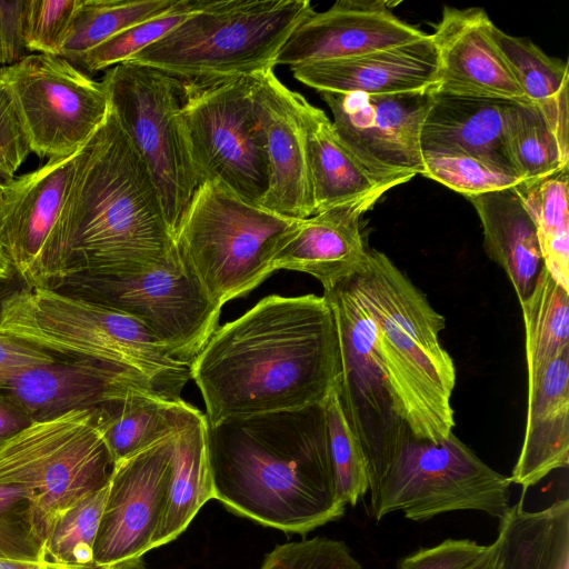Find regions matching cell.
I'll use <instances>...</instances> for the list:
<instances>
[{
  "instance_id": "obj_1",
  "label": "cell",
  "mask_w": 569,
  "mask_h": 569,
  "mask_svg": "<svg viewBox=\"0 0 569 569\" xmlns=\"http://www.w3.org/2000/svg\"><path fill=\"white\" fill-rule=\"evenodd\" d=\"M208 426L325 403L339 378L327 299L270 295L216 329L189 366Z\"/></svg>"
},
{
  "instance_id": "obj_2",
  "label": "cell",
  "mask_w": 569,
  "mask_h": 569,
  "mask_svg": "<svg viewBox=\"0 0 569 569\" xmlns=\"http://www.w3.org/2000/svg\"><path fill=\"white\" fill-rule=\"evenodd\" d=\"M213 499L286 533L340 519L323 405L207 425Z\"/></svg>"
},
{
  "instance_id": "obj_3",
  "label": "cell",
  "mask_w": 569,
  "mask_h": 569,
  "mask_svg": "<svg viewBox=\"0 0 569 569\" xmlns=\"http://www.w3.org/2000/svg\"><path fill=\"white\" fill-rule=\"evenodd\" d=\"M59 239L66 277L163 264L177 256L152 177L111 109L76 153Z\"/></svg>"
},
{
  "instance_id": "obj_4",
  "label": "cell",
  "mask_w": 569,
  "mask_h": 569,
  "mask_svg": "<svg viewBox=\"0 0 569 569\" xmlns=\"http://www.w3.org/2000/svg\"><path fill=\"white\" fill-rule=\"evenodd\" d=\"M345 281L371 319L378 359L411 433L447 438L455 427L456 368L439 340L445 317L377 249H368L361 269Z\"/></svg>"
},
{
  "instance_id": "obj_5",
  "label": "cell",
  "mask_w": 569,
  "mask_h": 569,
  "mask_svg": "<svg viewBox=\"0 0 569 569\" xmlns=\"http://www.w3.org/2000/svg\"><path fill=\"white\" fill-rule=\"evenodd\" d=\"M0 332L68 359L111 363L146 379L162 397L180 401L189 367L174 360L134 318L51 287H24L0 302Z\"/></svg>"
},
{
  "instance_id": "obj_6",
  "label": "cell",
  "mask_w": 569,
  "mask_h": 569,
  "mask_svg": "<svg viewBox=\"0 0 569 569\" xmlns=\"http://www.w3.org/2000/svg\"><path fill=\"white\" fill-rule=\"evenodd\" d=\"M313 10L308 0H200L176 28L127 62L186 84L264 73Z\"/></svg>"
},
{
  "instance_id": "obj_7",
  "label": "cell",
  "mask_w": 569,
  "mask_h": 569,
  "mask_svg": "<svg viewBox=\"0 0 569 569\" xmlns=\"http://www.w3.org/2000/svg\"><path fill=\"white\" fill-rule=\"evenodd\" d=\"M301 219L250 202L223 183L198 186L173 234L183 267L222 306L246 296L273 271V259Z\"/></svg>"
},
{
  "instance_id": "obj_8",
  "label": "cell",
  "mask_w": 569,
  "mask_h": 569,
  "mask_svg": "<svg viewBox=\"0 0 569 569\" xmlns=\"http://www.w3.org/2000/svg\"><path fill=\"white\" fill-rule=\"evenodd\" d=\"M511 485L453 432L432 441L408 429L388 461L369 477L370 513L377 521L396 511L425 521L475 510L500 519L510 507Z\"/></svg>"
},
{
  "instance_id": "obj_9",
  "label": "cell",
  "mask_w": 569,
  "mask_h": 569,
  "mask_svg": "<svg viewBox=\"0 0 569 569\" xmlns=\"http://www.w3.org/2000/svg\"><path fill=\"white\" fill-rule=\"evenodd\" d=\"M112 468L96 408L32 421L0 445V483L29 490L33 533L42 549L61 516L107 485Z\"/></svg>"
},
{
  "instance_id": "obj_10",
  "label": "cell",
  "mask_w": 569,
  "mask_h": 569,
  "mask_svg": "<svg viewBox=\"0 0 569 569\" xmlns=\"http://www.w3.org/2000/svg\"><path fill=\"white\" fill-rule=\"evenodd\" d=\"M258 74L186 84L179 124L198 183L218 181L258 203L268 188Z\"/></svg>"
},
{
  "instance_id": "obj_11",
  "label": "cell",
  "mask_w": 569,
  "mask_h": 569,
  "mask_svg": "<svg viewBox=\"0 0 569 569\" xmlns=\"http://www.w3.org/2000/svg\"><path fill=\"white\" fill-rule=\"evenodd\" d=\"M51 288L134 318L174 360L187 367L218 328L221 312L178 254L163 264L112 273L71 274Z\"/></svg>"
},
{
  "instance_id": "obj_12",
  "label": "cell",
  "mask_w": 569,
  "mask_h": 569,
  "mask_svg": "<svg viewBox=\"0 0 569 569\" xmlns=\"http://www.w3.org/2000/svg\"><path fill=\"white\" fill-rule=\"evenodd\" d=\"M101 81L111 110L152 177L173 236L199 186L179 124L186 83L133 62L107 69Z\"/></svg>"
},
{
  "instance_id": "obj_13",
  "label": "cell",
  "mask_w": 569,
  "mask_h": 569,
  "mask_svg": "<svg viewBox=\"0 0 569 569\" xmlns=\"http://www.w3.org/2000/svg\"><path fill=\"white\" fill-rule=\"evenodd\" d=\"M29 149L39 158L76 153L110 112L102 81H96L60 56L29 53L0 68Z\"/></svg>"
},
{
  "instance_id": "obj_14",
  "label": "cell",
  "mask_w": 569,
  "mask_h": 569,
  "mask_svg": "<svg viewBox=\"0 0 569 569\" xmlns=\"http://www.w3.org/2000/svg\"><path fill=\"white\" fill-rule=\"evenodd\" d=\"M339 346L338 397L359 440L368 479L392 456L409 429L375 349L371 319L346 281L323 292Z\"/></svg>"
},
{
  "instance_id": "obj_15",
  "label": "cell",
  "mask_w": 569,
  "mask_h": 569,
  "mask_svg": "<svg viewBox=\"0 0 569 569\" xmlns=\"http://www.w3.org/2000/svg\"><path fill=\"white\" fill-rule=\"evenodd\" d=\"M76 153L0 186V244L26 287H54L68 273L59 222Z\"/></svg>"
},
{
  "instance_id": "obj_16",
  "label": "cell",
  "mask_w": 569,
  "mask_h": 569,
  "mask_svg": "<svg viewBox=\"0 0 569 569\" xmlns=\"http://www.w3.org/2000/svg\"><path fill=\"white\" fill-rule=\"evenodd\" d=\"M437 84L420 90L366 94L320 91L333 127L350 150L372 171L411 180L423 174L420 133Z\"/></svg>"
},
{
  "instance_id": "obj_17",
  "label": "cell",
  "mask_w": 569,
  "mask_h": 569,
  "mask_svg": "<svg viewBox=\"0 0 569 569\" xmlns=\"http://www.w3.org/2000/svg\"><path fill=\"white\" fill-rule=\"evenodd\" d=\"M174 435L113 465L93 567L122 569L151 550L169 487Z\"/></svg>"
},
{
  "instance_id": "obj_18",
  "label": "cell",
  "mask_w": 569,
  "mask_h": 569,
  "mask_svg": "<svg viewBox=\"0 0 569 569\" xmlns=\"http://www.w3.org/2000/svg\"><path fill=\"white\" fill-rule=\"evenodd\" d=\"M392 4L385 0H339L323 12L313 10L290 34L276 66L356 57L428 34L397 17Z\"/></svg>"
},
{
  "instance_id": "obj_19",
  "label": "cell",
  "mask_w": 569,
  "mask_h": 569,
  "mask_svg": "<svg viewBox=\"0 0 569 569\" xmlns=\"http://www.w3.org/2000/svg\"><path fill=\"white\" fill-rule=\"evenodd\" d=\"M482 8L443 7L431 34L437 52V90L530 103L495 44Z\"/></svg>"
},
{
  "instance_id": "obj_20",
  "label": "cell",
  "mask_w": 569,
  "mask_h": 569,
  "mask_svg": "<svg viewBox=\"0 0 569 569\" xmlns=\"http://www.w3.org/2000/svg\"><path fill=\"white\" fill-rule=\"evenodd\" d=\"M0 390L14 399L33 421L98 408L136 391L159 395L146 379L121 367L59 357L16 373L0 385Z\"/></svg>"
},
{
  "instance_id": "obj_21",
  "label": "cell",
  "mask_w": 569,
  "mask_h": 569,
  "mask_svg": "<svg viewBox=\"0 0 569 569\" xmlns=\"http://www.w3.org/2000/svg\"><path fill=\"white\" fill-rule=\"evenodd\" d=\"M297 93L273 70L258 74L254 92L264 133L268 188L259 204L280 216L306 219L315 213Z\"/></svg>"
},
{
  "instance_id": "obj_22",
  "label": "cell",
  "mask_w": 569,
  "mask_h": 569,
  "mask_svg": "<svg viewBox=\"0 0 569 569\" xmlns=\"http://www.w3.org/2000/svg\"><path fill=\"white\" fill-rule=\"evenodd\" d=\"M301 83L320 91L388 94L437 84V52L427 34L389 49L290 67Z\"/></svg>"
},
{
  "instance_id": "obj_23",
  "label": "cell",
  "mask_w": 569,
  "mask_h": 569,
  "mask_svg": "<svg viewBox=\"0 0 569 569\" xmlns=\"http://www.w3.org/2000/svg\"><path fill=\"white\" fill-rule=\"evenodd\" d=\"M378 200L342 204L301 219L293 237L273 259V269L308 273L323 292L356 274L365 263L367 248L360 217Z\"/></svg>"
},
{
  "instance_id": "obj_24",
  "label": "cell",
  "mask_w": 569,
  "mask_h": 569,
  "mask_svg": "<svg viewBox=\"0 0 569 569\" xmlns=\"http://www.w3.org/2000/svg\"><path fill=\"white\" fill-rule=\"evenodd\" d=\"M315 213L366 199L381 198L409 181L381 176L367 167L342 141L321 109L297 93Z\"/></svg>"
},
{
  "instance_id": "obj_25",
  "label": "cell",
  "mask_w": 569,
  "mask_h": 569,
  "mask_svg": "<svg viewBox=\"0 0 569 569\" xmlns=\"http://www.w3.org/2000/svg\"><path fill=\"white\" fill-rule=\"evenodd\" d=\"M568 465L569 349H566L528 387L525 436L509 478L526 492L551 471Z\"/></svg>"
},
{
  "instance_id": "obj_26",
  "label": "cell",
  "mask_w": 569,
  "mask_h": 569,
  "mask_svg": "<svg viewBox=\"0 0 569 569\" xmlns=\"http://www.w3.org/2000/svg\"><path fill=\"white\" fill-rule=\"evenodd\" d=\"M512 102L516 101L458 96L436 89L421 128V152L466 153L518 173L506 134L507 112Z\"/></svg>"
},
{
  "instance_id": "obj_27",
  "label": "cell",
  "mask_w": 569,
  "mask_h": 569,
  "mask_svg": "<svg viewBox=\"0 0 569 569\" xmlns=\"http://www.w3.org/2000/svg\"><path fill=\"white\" fill-rule=\"evenodd\" d=\"M467 199L480 219L487 256L503 269L521 303L542 266L533 220L515 187Z\"/></svg>"
},
{
  "instance_id": "obj_28",
  "label": "cell",
  "mask_w": 569,
  "mask_h": 569,
  "mask_svg": "<svg viewBox=\"0 0 569 569\" xmlns=\"http://www.w3.org/2000/svg\"><path fill=\"white\" fill-rule=\"evenodd\" d=\"M497 569H569V500L528 511L523 498L499 519Z\"/></svg>"
},
{
  "instance_id": "obj_29",
  "label": "cell",
  "mask_w": 569,
  "mask_h": 569,
  "mask_svg": "<svg viewBox=\"0 0 569 569\" xmlns=\"http://www.w3.org/2000/svg\"><path fill=\"white\" fill-rule=\"evenodd\" d=\"M96 410L113 465L173 435L200 412L184 400H169L152 391H136Z\"/></svg>"
},
{
  "instance_id": "obj_30",
  "label": "cell",
  "mask_w": 569,
  "mask_h": 569,
  "mask_svg": "<svg viewBox=\"0 0 569 569\" xmlns=\"http://www.w3.org/2000/svg\"><path fill=\"white\" fill-rule=\"evenodd\" d=\"M211 499L213 482L207 447V420L199 412L174 435L169 487L151 550L180 536Z\"/></svg>"
},
{
  "instance_id": "obj_31",
  "label": "cell",
  "mask_w": 569,
  "mask_h": 569,
  "mask_svg": "<svg viewBox=\"0 0 569 569\" xmlns=\"http://www.w3.org/2000/svg\"><path fill=\"white\" fill-rule=\"evenodd\" d=\"M491 38L509 64L527 99L542 114L569 162L568 146V63L549 57L529 39L490 28Z\"/></svg>"
},
{
  "instance_id": "obj_32",
  "label": "cell",
  "mask_w": 569,
  "mask_h": 569,
  "mask_svg": "<svg viewBox=\"0 0 569 569\" xmlns=\"http://www.w3.org/2000/svg\"><path fill=\"white\" fill-rule=\"evenodd\" d=\"M520 306L530 387L558 353L569 349V291L542 264L531 293Z\"/></svg>"
},
{
  "instance_id": "obj_33",
  "label": "cell",
  "mask_w": 569,
  "mask_h": 569,
  "mask_svg": "<svg viewBox=\"0 0 569 569\" xmlns=\"http://www.w3.org/2000/svg\"><path fill=\"white\" fill-rule=\"evenodd\" d=\"M568 169L515 187L537 230L542 264L569 291Z\"/></svg>"
},
{
  "instance_id": "obj_34",
  "label": "cell",
  "mask_w": 569,
  "mask_h": 569,
  "mask_svg": "<svg viewBox=\"0 0 569 569\" xmlns=\"http://www.w3.org/2000/svg\"><path fill=\"white\" fill-rule=\"evenodd\" d=\"M179 0H79L60 57L76 63L120 31L171 10Z\"/></svg>"
},
{
  "instance_id": "obj_35",
  "label": "cell",
  "mask_w": 569,
  "mask_h": 569,
  "mask_svg": "<svg viewBox=\"0 0 569 569\" xmlns=\"http://www.w3.org/2000/svg\"><path fill=\"white\" fill-rule=\"evenodd\" d=\"M506 134L509 156L523 181L540 180L569 168L542 114L533 104H510Z\"/></svg>"
},
{
  "instance_id": "obj_36",
  "label": "cell",
  "mask_w": 569,
  "mask_h": 569,
  "mask_svg": "<svg viewBox=\"0 0 569 569\" xmlns=\"http://www.w3.org/2000/svg\"><path fill=\"white\" fill-rule=\"evenodd\" d=\"M108 490L109 481L61 516L44 542L47 561L70 567H93L94 541Z\"/></svg>"
},
{
  "instance_id": "obj_37",
  "label": "cell",
  "mask_w": 569,
  "mask_h": 569,
  "mask_svg": "<svg viewBox=\"0 0 569 569\" xmlns=\"http://www.w3.org/2000/svg\"><path fill=\"white\" fill-rule=\"evenodd\" d=\"M337 386L323 403L329 455L337 496L346 507H355L369 491L368 469L362 447L341 409Z\"/></svg>"
},
{
  "instance_id": "obj_38",
  "label": "cell",
  "mask_w": 569,
  "mask_h": 569,
  "mask_svg": "<svg viewBox=\"0 0 569 569\" xmlns=\"http://www.w3.org/2000/svg\"><path fill=\"white\" fill-rule=\"evenodd\" d=\"M200 0H179L166 13L131 26L84 53L74 66L84 72L107 70L127 62L183 21Z\"/></svg>"
},
{
  "instance_id": "obj_39",
  "label": "cell",
  "mask_w": 569,
  "mask_h": 569,
  "mask_svg": "<svg viewBox=\"0 0 569 569\" xmlns=\"http://www.w3.org/2000/svg\"><path fill=\"white\" fill-rule=\"evenodd\" d=\"M425 177L466 198L518 186L515 171L466 153H422Z\"/></svg>"
},
{
  "instance_id": "obj_40",
  "label": "cell",
  "mask_w": 569,
  "mask_h": 569,
  "mask_svg": "<svg viewBox=\"0 0 569 569\" xmlns=\"http://www.w3.org/2000/svg\"><path fill=\"white\" fill-rule=\"evenodd\" d=\"M30 500V492L23 486L0 483L1 560L47 561L42 546L33 533Z\"/></svg>"
},
{
  "instance_id": "obj_41",
  "label": "cell",
  "mask_w": 569,
  "mask_h": 569,
  "mask_svg": "<svg viewBox=\"0 0 569 569\" xmlns=\"http://www.w3.org/2000/svg\"><path fill=\"white\" fill-rule=\"evenodd\" d=\"M260 569H362L341 540L313 537L274 547Z\"/></svg>"
},
{
  "instance_id": "obj_42",
  "label": "cell",
  "mask_w": 569,
  "mask_h": 569,
  "mask_svg": "<svg viewBox=\"0 0 569 569\" xmlns=\"http://www.w3.org/2000/svg\"><path fill=\"white\" fill-rule=\"evenodd\" d=\"M79 0H26L24 43L28 52L60 56Z\"/></svg>"
},
{
  "instance_id": "obj_43",
  "label": "cell",
  "mask_w": 569,
  "mask_h": 569,
  "mask_svg": "<svg viewBox=\"0 0 569 569\" xmlns=\"http://www.w3.org/2000/svg\"><path fill=\"white\" fill-rule=\"evenodd\" d=\"M487 549L470 539H446L406 556L399 561V569H470Z\"/></svg>"
},
{
  "instance_id": "obj_44",
  "label": "cell",
  "mask_w": 569,
  "mask_h": 569,
  "mask_svg": "<svg viewBox=\"0 0 569 569\" xmlns=\"http://www.w3.org/2000/svg\"><path fill=\"white\" fill-rule=\"evenodd\" d=\"M30 153L11 100L0 83V186L16 177Z\"/></svg>"
},
{
  "instance_id": "obj_45",
  "label": "cell",
  "mask_w": 569,
  "mask_h": 569,
  "mask_svg": "<svg viewBox=\"0 0 569 569\" xmlns=\"http://www.w3.org/2000/svg\"><path fill=\"white\" fill-rule=\"evenodd\" d=\"M26 0H0V68L29 54L24 43Z\"/></svg>"
},
{
  "instance_id": "obj_46",
  "label": "cell",
  "mask_w": 569,
  "mask_h": 569,
  "mask_svg": "<svg viewBox=\"0 0 569 569\" xmlns=\"http://www.w3.org/2000/svg\"><path fill=\"white\" fill-rule=\"evenodd\" d=\"M57 358L38 347L0 332V385L27 368L49 363Z\"/></svg>"
},
{
  "instance_id": "obj_47",
  "label": "cell",
  "mask_w": 569,
  "mask_h": 569,
  "mask_svg": "<svg viewBox=\"0 0 569 569\" xmlns=\"http://www.w3.org/2000/svg\"><path fill=\"white\" fill-rule=\"evenodd\" d=\"M33 420L9 395L0 390V445Z\"/></svg>"
},
{
  "instance_id": "obj_48",
  "label": "cell",
  "mask_w": 569,
  "mask_h": 569,
  "mask_svg": "<svg viewBox=\"0 0 569 569\" xmlns=\"http://www.w3.org/2000/svg\"><path fill=\"white\" fill-rule=\"evenodd\" d=\"M0 569H97L93 567H70L49 561L42 562H17L0 559Z\"/></svg>"
},
{
  "instance_id": "obj_49",
  "label": "cell",
  "mask_w": 569,
  "mask_h": 569,
  "mask_svg": "<svg viewBox=\"0 0 569 569\" xmlns=\"http://www.w3.org/2000/svg\"><path fill=\"white\" fill-rule=\"evenodd\" d=\"M470 569H497V549L495 542L488 545L485 555Z\"/></svg>"
},
{
  "instance_id": "obj_50",
  "label": "cell",
  "mask_w": 569,
  "mask_h": 569,
  "mask_svg": "<svg viewBox=\"0 0 569 569\" xmlns=\"http://www.w3.org/2000/svg\"><path fill=\"white\" fill-rule=\"evenodd\" d=\"M14 274L10 259L0 244V283L10 280Z\"/></svg>"
},
{
  "instance_id": "obj_51",
  "label": "cell",
  "mask_w": 569,
  "mask_h": 569,
  "mask_svg": "<svg viewBox=\"0 0 569 569\" xmlns=\"http://www.w3.org/2000/svg\"><path fill=\"white\" fill-rule=\"evenodd\" d=\"M123 569H148L140 560L128 563Z\"/></svg>"
}]
</instances>
